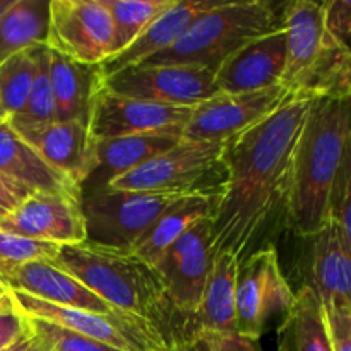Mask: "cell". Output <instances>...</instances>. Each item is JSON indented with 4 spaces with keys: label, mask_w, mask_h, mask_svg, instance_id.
Wrapping results in <instances>:
<instances>
[{
    "label": "cell",
    "mask_w": 351,
    "mask_h": 351,
    "mask_svg": "<svg viewBox=\"0 0 351 351\" xmlns=\"http://www.w3.org/2000/svg\"><path fill=\"white\" fill-rule=\"evenodd\" d=\"M312 96L291 95L280 110L226 141L225 182L213 213V257L232 254L242 263L276 247L288 230L293 156Z\"/></svg>",
    "instance_id": "1"
},
{
    "label": "cell",
    "mask_w": 351,
    "mask_h": 351,
    "mask_svg": "<svg viewBox=\"0 0 351 351\" xmlns=\"http://www.w3.org/2000/svg\"><path fill=\"white\" fill-rule=\"evenodd\" d=\"M350 99L314 98L293 156L288 230L311 235L329 223L336 177L350 149Z\"/></svg>",
    "instance_id": "2"
},
{
    "label": "cell",
    "mask_w": 351,
    "mask_h": 351,
    "mask_svg": "<svg viewBox=\"0 0 351 351\" xmlns=\"http://www.w3.org/2000/svg\"><path fill=\"white\" fill-rule=\"evenodd\" d=\"M50 264L71 274L117 311L147 319L163 329L171 307L163 281L156 269L132 250L84 240L60 245Z\"/></svg>",
    "instance_id": "3"
},
{
    "label": "cell",
    "mask_w": 351,
    "mask_h": 351,
    "mask_svg": "<svg viewBox=\"0 0 351 351\" xmlns=\"http://www.w3.org/2000/svg\"><path fill=\"white\" fill-rule=\"evenodd\" d=\"M283 29L287 58L280 86L290 95L350 99L351 50L326 29L322 2L285 3Z\"/></svg>",
    "instance_id": "4"
},
{
    "label": "cell",
    "mask_w": 351,
    "mask_h": 351,
    "mask_svg": "<svg viewBox=\"0 0 351 351\" xmlns=\"http://www.w3.org/2000/svg\"><path fill=\"white\" fill-rule=\"evenodd\" d=\"M283 26V7L266 0H219L202 12L177 43L139 65H189L216 72L232 55Z\"/></svg>",
    "instance_id": "5"
},
{
    "label": "cell",
    "mask_w": 351,
    "mask_h": 351,
    "mask_svg": "<svg viewBox=\"0 0 351 351\" xmlns=\"http://www.w3.org/2000/svg\"><path fill=\"white\" fill-rule=\"evenodd\" d=\"M225 146L226 143L182 139L177 146L115 178L106 187L115 191L206 194L218 197L225 182Z\"/></svg>",
    "instance_id": "6"
},
{
    "label": "cell",
    "mask_w": 351,
    "mask_h": 351,
    "mask_svg": "<svg viewBox=\"0 0 351 351\" xmlns=\"http://www.w3.org/2000/svg\"><path fill=\"white\" fill-rule=\"evenodd\" d=\"M12 291V290H10ZM17 307L31 319L50 322L119 351H178L173 339L154 322L122 311L108 314L57 307L12 291Z\"/></svg>",
    "instance_id": "7"
},
{
    "label": "cell",
    "mask_w": 351,
    "mask_h": 351,
    "mask_svg": "<svg viewBox=\"0 0 351 351\" xmlns=\"http://www.w3.org/2000/svg\"><path fill=\"white\" fill-rule=\"evenodd\" d=\"M192 195V194H191ZM182 194L96 189L82 192L86 240L130 250Z\"/></svg>",
    "instance_id": "8"
},
{
    "label": "cell",
    "mask_w": 351,
    "mask_h": 351,
    "mask_svg": "<svg viewBox=\"0 0 351 351\" xmlns=\"http://www.w3.org/2000/svg\"><path fill=\"white\" fill-rule=\"evenodd\" d=\"M295 293L280 266L276 247L254 252L239 264L235 281L237 331L259 339L267 321L287 314Z\"/></svg>",
    "instance_id": "9"
},
{
    "label": "cell",
    "mask_w": 351,
    "mask_h": 351,
    "mask_svg": "<svg viewBox=\"0 0 351 351\" xmlns=\"http://www.w3.org/2000/svg\"><path fill=\"white\" fill-rule=\"evenodd\" d=\"M290 96L283 86L252 93H216L194 106L184 127V139L226 143L273 115Z\"/></svg>",
    "instance_id": "10"
},
{
    "label": "cell",
    "mask_w": 351,
    "mask_h": 351,
    "mask_svg": "<svg viewBox=\"0 0 351 351\" xmlns=\"http://www.w3.org/2000/svg\"><path fill=\"white\" fill-rule=\"evenodd\" d=\"M105 89L125 98L194 108L218 91L215 72L189 65H136L103 81Z\"/></svg>",
    "instance_id": "11"
},
{
    "label": "cell",
    "mask_w": 351,
    "mask_h": 351,
    "mask_svg": "<svg viewBox=\"0 0 351 351\" xmlns=\"http://www.w3.org/2000/svg\"><path fill=\"white\" fill-rule=\"evenodd\" d=\"M47 47L81 64L112 57L113 26L103 0H50Z\"/></svg>",
    "instance_id": "12"
},
{
    "label": "cell",
    "mask_w": 351,
    "mask_h": 351,
    "mask_svg": "<svg viewBox=\"0 0 351 351\" xmlns=\"http://www.w3.org/2000/svg\"><path fill=\"white\" fill-rule=\"evenodd\" d=\"M297 239L302 287L311 288L324 308L351 307V249L343 243L335 223H326L317 232Z\"/></svg>",
    "instance_id": "13"
},
{
    "label": "cell",
    "mask_w": 351,
    "mask_h": 351,
    "mask_svg": "<svg viewBox=\"0 0 351 351\" xmlns=\"http://www.w3.org/2000/svg\"><path fill=\"white\" fill-rule=\"evenodd\" d=\"M81 202L69 195L36 192L0 219V232L55 245L84 242L86 225Z\"/></svg>",
    "instance_id": "14"
},
{
    "label": "cell",
    "mask_w": 351,
    "mask_h": 351,
    "mask_svg": "<svg viewBox=\"0 0 351 351\" xmlns=\"http://www.w3.org/2000/svg\"><path fill=\"white\" fill-rule=\"evenodd\" d=\"M194 108L168 106L143 99L125 98L105 89L95 96L89 115V132L96 143L132 136L170 125H185Z\"/></svg>",
    "instance_id": "15"
},
{
    "label": "cell",
    "mask_w": 351,
    "mask_h": 351,
    "mask_svg": "<svg viewBox=\"0 0 351 351\" xmlns=\"http://www.w3.org/2000/svg\"><path fill=\"white\" fill-rule=\"evenodd\" d=\"M51 168L82 189L96 167V141L81 122H51L14 130Z\"/></svg>",
    "instance_id": "16"
},
{
    "label": "cell",
    "mask_w": 351,
    "mask_h": 351,
    "mask_svg": "<svg viewBox=\"0 0 351 351\" xmlns=\"http://www.w3.org/2000/svg\"><path fill=\"white\" fill-rule=\"evenodd\" d=\"M287 58L283 26L257 38L228 58L215 72L219 93H252L280 86Z\"/></svg>",
    "instance_id": "17"
},
{
    "label": "cell",
    "mask_w": 351,
    "mask_h": 351,
    "mask_svg": "<svg viewBox=\"0 0 351 351\" xmlns=\"http://www.w3.org/2000/svg\"><path fill=\"white\" fill-rule=\"evenodd\" d=\"M184 127L170 125L96 143V167L82 185V192L106 187L115 178L177 146L184 139Z\"/></svg>",
    "instance_id": "18"
},
{
    "label": "cell",
    "mask_w": 351,
    "mask_h": 351,
    "mask_svg": "<svg viewBox=\"0 0 351 351\" xmlns=\"http://www.w3.org/2000/svg\"><path fill=\"white\" fill-rule=\"evenodd\" d=\"M0 178L26 197L36 192H45L82 201V189L51 168L10 129L9 122L0 125Z\"/></svg>",
    "instance_id": "19"
},
{
    "label": "cell",
    "mask_w": 351,
    "mask_h": 351,
    "mask_svg": "<svg viewBox=\"0 0 351 351\" xmlns=\"http://www.w3.org/2000/svg\"><path fill=\"white\" fill-rule=\"evenodd\" d=\"M9 290L38 298L57 307L75 308V311L108 314L117 311L112 305L93 293L79 283L71 274L64 273L47 261H34L16 267L2 281Z\"/></svg>",
    "instance_id": "20"
},
{
    "label": "cell",
    "mask_w": 351,
    "mask_h": 351,
    "mask_svg": "<svg viewBox=\"0 0 351 351\" xmlns=\"http://www.w3.org/2000/svg\"><path fill=\"white\" fill-rule=\"evenodd\" d=\"M218 2L219 0H173V3L161 12L125 50L99 64L103 77L136 67L170 48L202 12L215 7Z\"/></svg>",
    "instance_id": "21"
},
{
    "label": "cell",
    "mask_w": 351,
    "mask_h": 351,
    "mask_svg": "<svg viewBox=\"0 0 351 351\" xmlns=\"http://www.w3.org/2000/svg\"><path fill=\"white\" fill-rule=\"evenodd\" d=\"M99 64H81L50 50V82L55 101V122L88 125L95 96L103 88Z\"/></svg>",
    "instance_id": "22"
},
{
    "label": "cell",
    "mask_w": 351,
    "mask_h": 351,
    "mask_svg": "<svg viewBox=\"0 0 351 351\" xmlns=\"http://www.w3.org/2000/svg\"><path fill=\"white\" fill-rule=\"evenodd\" d=\"M239 264L240 261L232 254H216L213 257L201 305L194 315L197 319L195 339L206 332H239L235 311V281Z\"/></svg>",
    "instance_id": "23"
},
{
    "label": "cell",
    "mask_w": 351,
    "mask_h": 351,
    "mask_svg": "<svg viewBox=\"0 0 351 351\" xmlns=\"http://www.w3.org/2000/svg\"><path fill=\"white\" fill-rule=\"evenodd\" d=\"M216 195L192 194L184 195L177 202L170 206L156 223L144 233L143 239L132 247V252L137 257L147 263L149 266H156L168 247L178 239L184 232H187L195 223L206 218H213L215 213Z\"/></svg>",
    "instance_id": "24"
},
{
    "label": "cell",
    "mask_w": 351,
    "mask_h": 351,
    "mask_svg": "<svg viewBox=\"0 0 351 351\" xmlns=\"http://www.w3.org/2000/svg\"><path fill=\"white\" fill-rule=\"evenodd\" d=\"M213 263L211 247H202L175 263L156 264L154 269L163 281L165 293L171 307L194 317L201 305L202 291Z\"/></svg>",
    "instance_id": "25"
},
{
    "label": "cell",
    "mask_w": 351,
    "mask_h": 351,
    "mask_svg": "<svg viewBox=\"0 0 351 351\" xmlns=\"http://www.w3.org/2000/svg\"><path fill=\"white\" fill-rule=\"evenodd\" d=\"M50 0H14L0 16V64L27 48L47 45Z\"/></svg>",
    "instance_id": "26"
},
{
    "label": "cell",
    "mask_w": 351,
    "mask_h": 351,
    "mask_svg": "<svg viewBox=\"0 0 351 351\" xmlns=\"http://www.w3.org/2000/svg\"><path fill=\"white\" fill-rule=\"evenodd\" d=\"M280 351H332L322 304L311 288L302 287L295 293L293 305L280 328Z\"/></svg>",
    "instance_id": "27"
},
{
    "label": "cell",
    "mask_w": 351,
    "mask_h": 351,
    "mask_svg": "<svg viewBox=\"0 0 351 351\" xmlns=\"http://www.w3.org/2000/svg\"><path fill=\"white\" fill-rule=\"evenodd\" d=\"M103 3L112 19V57H115L125 50L161 12H165L173 0H103Z\"/></svg>",
    "instance_id": "28"
},
{
    "label": "cell",
    "mask_w": 351,
    "mask_h": 351,
    "mask_svg": "<svg viewBox=\"0 0 351 351\" xmlns=\"http://www.w3.org/2000/svg\"><path fill=\"white\" fill-rule=\"evenodd\" d=\"M7 122L12 130L55 122V101L50 82V48L47 45H41L38 51L36 75L33 79L26 103L21 112L9 117Z\"/></svg>",
    "instance_id": "29"
},
{
    "label": "cell",
    "mask_w": 351,
    "mask_h": 351,
    "mask_svg": "<svg viewBox=\"0 0 351 351\" xmlns=\"http://www.w3.org/2000/svg\"><path fill=\"white\" fill-rule=\"evenodd\" d=\"M40 47L19 51L0 64V103L9 117L21 112L26 103L36 75Z\"/></svg>",
    "instance_id": "30"
},
{
    "label": "cell",
    "mask_w": 351,
    "mask_h": 351,
    "mask_svg": "<svg viewBox=\"0 0 351 351\" xmlns=\"http://www.w3.org/2000/svg\"><path fill=\"white\" fill-rule=\"evenodd\" d=\"M60 245L48 242H36L23 237L0 232V281L9 276L16 267L34 261L51 263Z\"/></svg>",
    "instance_id": "31"
},
{
    "label": "cell",
    "mask_w": 351,
    "mask_h": 351,
    "mask_svg": "<svg viewBox=\"0 0 351 351\" xmlns=\"http://www.w3.org/2000/svg\"><path fill=\"white\" fill-rule=\"evenodd\" d=\"M329 219L338 228L343 243L351 249V153L346 154L336 177L329 204Z\"/></svg>",
    "instance_id": "32"
},
{
    "label": "cell",
    "mask_w": 351,
    "mask_h": 351,
    "mask_svg": "<svg viewBox=\"0 0 351 351\" xmlns=\"http://www.w3.org/2000/svg\"><path fill=\"white\" fill-rule=\"evenodd\" d=\"M31 328L34 332L41 336L47 341L48 351H119L110 346L96 343L93 339L79 336L75 332L67 331L64 328L50 324V322L38 321V319H31Z\"/></svg>",
    "instance_id": "33"
},
{
    "label": "cell",
    "mask_w": 351,
    "mask_h": 351,
    "mask_svg": "<svg viewBox=\"0 0 351 351\" xmlns=\"http://www.w3.org/2000/svg\"><path fill=\"white\" fill-rule=\"evenodd\" d=\"M31 335L29 317L17 307L12 291L0 300V351Z\"/></svg>",
    "instance_id": "34"
},
{
    "label": "cell",
    "mask_w": 351,
    "mask_h": 351,
    "mask_svg": "<svg viewBox=\"0 0 351 351\" xmlns=\"http://www.w3.org/2000/svg\"><path fill=\"white\" fill-rule=\"evenodd\" d=\"M326 332L332 351H351V307L335 305L324 308Z\"/></svg>",
    "instance_id": "35"
},
{
    "label": "cell",
    "mask_w": 351,
    "mask_h": 351,
    "mask_svg": "<svg viewBox=\"0 0 351 351\" xmlns=\"http://www.w3.org/2000/svg\"><path fill=\"white\" fill-rule=\"evenodd\" d=\"M324 26L332 36L350 47L351 36V2L350 0H328L322 2Z\"/></svg>",
    "instance_id": "36"
},
{
    "label": "cell",
    "mask_w": 351,
    "mask_h": 351,
    "mask_svg": "<svg viewBox=\"0 0 351 351\" xmlns=\"http://www.w3.org/2000/svg\"><path fill=\"white\" fill-rule=\"evenodd\" d=\"M208 351H263L259 339L249 338L240 332H225V335H213L206 332L197 338Z\"/></svg>",
    "instance_id": "37"
},
{
    "label": "cell",
    "mask_w": 351,
    "mask_h": 351,
    "mask_svg": "<svg viewBox=\"0 0 351 351\" xmlns=\"http://www.w3.org/2000/svg\"><path fill=\"white\" fill-rule=\"evenodd\" d=\"M23 199L26 197H23V195L16 194V192L10 191V189L0 185V219H2L7 213L12 211Z\"/></svg>",
    "instance_id": "38"
},
{
    "label": "cell",
    "mask_w": 351,
    "mask_h": 351,
    "mask_svg": "<svg viewBox=\"0 0 351 351\" xmlns=\"http://www.w3.org/2000/svg\"><path fill=\"white\" fill-rule=\"evenodd\" d=\"M14 351H48V345L47 341H45L38 332H34L33 328H31V335L27 336V338H24Z\"/></svg>",
    "instance_id": "39"
},
{
    "label": "cell",
    "mask_w": 351,
    "mask_h": 351,
    "mask_svg": "<svg viewBox=\"0 0 351 351\" xmlns=\"http://www.w3.org/2000/svg\"><path fill=\"white\" fill-rule=\"evenodd\" d=\"M12 2H14V0H0V16H2V14L5 12L7 9H9V5Z\"/></svg>",
    "instance_id": "40"
},
{
    "label": "cell",
    "mask_w": 351,
    "mask_h": 351,
    "mask_svg": "<svg viewBox=\"0 0 351 351\" xmlns=\"http://www.w3.org/2000/svg\"><path fill=\"white\" fill-rule=\"evenodd\" d=\"M7 120H9V115H7V112L3 110L2 103H0V125H2L3 122H7Z\"/></svg>",
    "instance_id": "41"
},
{
    "label": "cell",
    "mask_w": 351,
    "mask_h": 351,
    "mask_svg": "<svg viewBox=\"0 0 351 351\" xmlns=\"http://www.w3.org/2000/svg\"><path fill=\"white\" fill-rule=\"evenodd\" d=\"M9 291H10V290H9V288H7V287H5V285H3V283H2V281H0V300H2V298H3V297H5V295H7V293H9Z\"/></svg>",
    "instance_id": "42"
},
{
    "label": "cell",
    "mask_w": 351,
    "mask_h": 351,
    "mask_svg": "<svg viewBox=\"0 0 351 351\" xmlns=\"http://www.w3.org/2000/svg\"><path fill=\"white\" fill-rule=\"evenodd\" d=\"M0 185H3V187L10 189V191H14V192H16V194L23 195V194H21V192H17V191H16V189H12V187H10V185H9V184H5V182H3V180H2V178H0ZM23 197H26V195H23Z\"/></svg>",
    "instance_id": "43"
},
{
    "label": "cell",
    "mask_w": 351,
    "mask_h": 351,
    "mask_svg": "<svg viewBox=\"0 0 351 351\" xmlns=\"http://www.w3.org/2000/svg\"><path fill=\"white\" fill-rule=\"evenodd\" d=\"M21 341H23V339H21ZM21 341H19V343H21ZM19 343H16V345H14V346H10V348H7V350H3V351H14V350L17 348V345H19Z\"/></svg>",
    "instance_id": "44"
}]
</instances>
